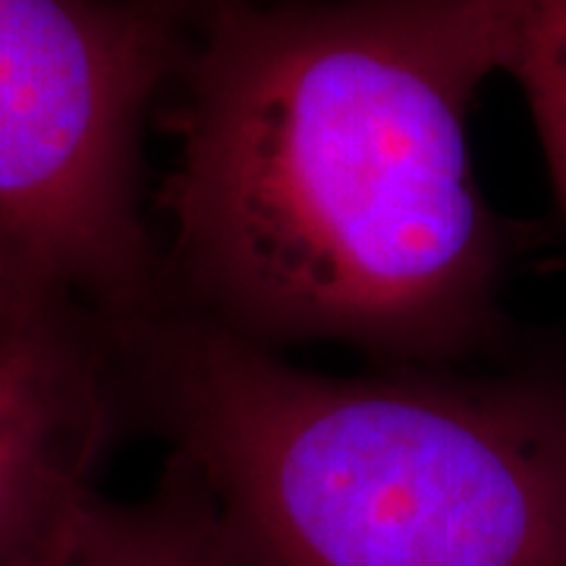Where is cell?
Wrapping results in <instances>:
<instances>
[{"label": "cell", "instance_id": "cell-6", "mask_svg": "<svg viewBox=\"0 0 566 566\" xmlns=\"http://www.w3.org/2000/svg\"><path fill=\"white\" fill-rule=\"evenodd\" d=\"M494 66L523 88L566 218V0H475Z\"/></svg>", "mask_w": 566, "mask_h": 566}, {"label": "cell", "instance_id": "cell-3", "mask_svg": "<svg viewBox=\"0 0 566 566\" xmlns=\"http://www.w3.org/2000/svg\"><path fill=\"white\" fill-rule=\"evenodd\" d=\"M158 0H0V277L123 334L170 300L142 211V126L182 57Z\"/></svg>", "mask_w": 566, "mask_h": 566}, {"label": "cell", "instance_id": "cell-4", "mask_svg": "<svg viewBox=\"0 0 566 566\" xmlns=\"http://www.w3.org/2000/svg\"><path fill=\"white\" fill-rule=\"evenodd\" d=\"M123 363L80 300L0 277V566H51L111 444Z\"/></svg>", "mask_w": 566, "mask_h": 566}, {"label": "cell", "instance_id": "cell-7", "mask_svg": "<svg viewBox=\"0 0 566 566\" xmlns=\"http://www.w3.org/2000/svg\"><path fill=\"white\" fill-rule=\"evenodd\" d=\"M158 3H164V7H170V10H177L182 0H158Z\"/></svg>", "mask_w": 566, "mask_h": 566}, {"label": "cell", "instance_id": "cell-1", "mask_svg": "<svg viewBox=\"0 0 566 566\" xmlns=\"http://www.w3.org/2000/svg\"><path fill=\"white\" fill-rule=\"evenodd\" d=\"M182 70L174 303L403 368L485 337L504 252L469 151L497 73L475 0L218 3Z\"/></svg>", "mask_w": 566, "mask_h": 566}, {"label": "cell", "instance_id": "cell-2", "mask_svg": "<svg viewBox=\"0 0 566 566\" xmlns=\"http://www.w3.org/2000/svg\"><path fill=\"white\" fill-rule=\"evenodd\" d=\"M114 340L243 566H566L547 394L318 375L174 300Z\"/></svg>", "mask_w": 566, "mask_h": 566}, {"label": "cell", "instance_id": "cell-5", "mask_svg": "<svg viewBox=\"0 0 566 566\" xmlns=\"http://www.w3.org/2000/svg\"><path fill=\"white\" fill-rule=\"evenodd\" d=\"M51 566H243L199 485L174 463L164 488L139 504L85 506Z\"/></svg>", "mask_w": 566, "mask_h": 566}]
</instances>
